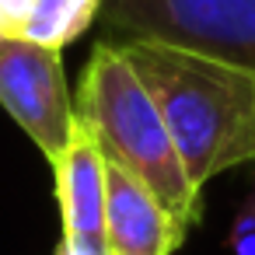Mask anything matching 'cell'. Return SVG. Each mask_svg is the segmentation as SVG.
<instances>
[{
  "mask_svg": "<svg viewBox=\"0 0 255 255\" xmlns=\"http://www.w3.org/2000/svg\"><path fill=\"white\" fill-rule=\"evenodd\" d=\"M74 116L88 126L102 154L136 175L185 231L199 224L203 189L192 185L150 91L112 39H102L91 49Z\"/></svg>",
  "mask_w": 255,
  "mask_h": 255,
  "instance_id": "7a4b0ae2",
  "label": "cell"
},
{
  "mask_svg": "<svg viewBox=\"0 0 255 255\" xmlns=\"http://www.w3.org/2000/svg\"><path fill=\"white\" fill-rule=\"evenodd\" d=\"M0 105L53 161L74 129V102L56 49L0 35Z\"/></svg>",
  "mask_w": 255,
  "mask_h": 255,
  "instance_id": "277c9868",
  "label": "cell"
},
{
  "mask_svg": "<svg viewBox=\"0 0 255 255\" xmlns=\"http://www.w3.org/2000/svg\"><path fill=\"white\" fill-rule=\"evenodd\" d=\"M185 234L189 231L164 210V203L136 175L109 161L105 241L116 255H171L185 241Z\"/></svg>",
  "mask_w": 255,
  "mask_h": 255,
  "instance_id": "5b68a950",
  "label": "cell"
},
{
  "mask_svg": "<svg viewBox=\"0 0 255 255\" xmlns=\"http://www.w3.org/2000/svg\"><path fill=\"white\" fill-rule=\"evenodd\" d=\"M56 178V199L63 217V234L105 241V189H109V161L88 126L74 116V129L67 147L49 161Z\"/></svg>",
  "mask_w": 255,
  "mask_h": 255,
  "instance_id": "8992f818",
  "label": "cell"
},
{
  "mask_svg": "<svg viewBox=\"0 0 255 255\" xmlns=\"http://www.w3.org/2000/svg\"><path fill=\"white\" fill-rule=\"evenodd\" d=\"M234 255H255V189L245 199V206L238 210L234 224H231V238H227Z\"/></svg>",
  "mask_w": 255,
  "mask_h": 255,
  "instance_id": "ba28073f",
  "label": "cell"
},
{
  "mask_svg": "<svg viewBox=\"0 0 255 255\" xmlns=\"http://www.w3.org/2000/svg\"><path fill=\"white\" fill-rule=\"evenodd\" d=\"M105 39H164L255 70V0H102Z\"/></svg>",
  "mask_w": 255,
  "mask_h": 255,
  "instance_id": "3957f363",
  "label": "cell"
},
{
  "mask_svg": "<svg viewBox=\"0 0 255 255\" xmlns=\"http://www.w3.org/2000/svg\"><path fill=\"white\" fill-rule=\"evenodd\" d=\"M112 42L150 91L196 189L255 161V70L147 35Z\"/></svg>",
  "mask_w": 255,
  "mask_h": 255,
  "instance_id": "6da1fadb",
  "label": "cell"
},
{
  "mask_svg": "<svg viewBox=\"0 0 255 255\" xmlns=\"http://www.w3.org/2000/svg\"><path fill=\"white\" fill-rule=\"evenodd\" d=\"M112 255H116V252H112Z\"/></svg>",
  "mask_w": 255,
  "mask_h": 255,
  "instance_id": "8fae6325",
  "label": "cell"
},
{
  "mask_svg": "<svg viewBox=\"0 0 255 255\" xmlns=\"http://www.w3.org/2000/svg\"><path fill=\"white\" fill-rule=\"evenodd\" d=\"M56 255H112V248H109V241H95V238H74V234H63V238H60Z\"/></svg>",
  "mask_w": 255,
  "mask_h": 255,
  "instance_id": "30bf717a",
  "label": "cell"
},
{
  "mask_svg": "<svg viewBox=\"0 0 255 255\" xmlns=\"http://www.w3.org/2000/svg\"><path fill=\"white\" fill-rule=\"evenodd\" d=\"M98 14H102V0H35L21 39L60 53L95 25Z\"/></svg>",
  "mask_w": 255,
  "mask_h": 255,
  "instance_id": "52a82bcc",
  "label": "cell"
},
{
  "mask_svg": "<svg viewBox=\"0 0 255 255\" xmlns=\"http://www.w3.org/2000/svg\"><path fill=\"white\" fill-rule=\"evenodd\" d=\"M32 7H35V0H0V35L21 39Z\"/></svg>",
  "mask_w": 255,
  "mask_h": 255,
  "instance_id": "9c48e42d",
  "label": "cell"
}]
</instances>
